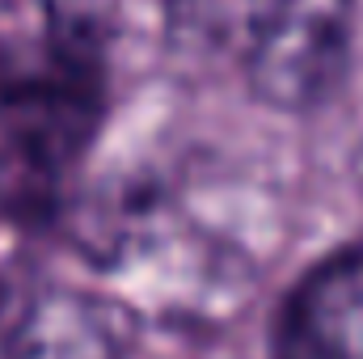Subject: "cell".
Segmentation results:
<instances>
[{"label": "cell", "mask_w": 363, "mask_h": 359, "mask_svg": "<svg viewBox=\"0 0 363 359\" xmlns=\"http://www.w3.org/2000/svg\"><path fill=\"white\" fill-rule=\"evenodd\" d=\"M186 43L228 55L271 106H313L351 60L355 0H174Z\"/></svg>", "instance_id": "obj_1"}, {"label": "cell", "mask_w": 363, "mask_h": 359, "mask_svg": "<svg viewBox=\"0 0 363 359\" xmlns=\"http://www.w3.org/2000/svg\"><path fill=\"white\" fill-rule=\"evenodd\" d=\"M274 359H363V245L300 279L283 304Z\"/></svg>", "instance_id": "obj_2"}, {"label": "cell", "mask_w": 363, "mask_h": 359, "mask_svg": "<svg viewBox=\"0 0 363 359\" xmlns=\"http://www.w3.org/2000/svg\"><path fill=\"white\" fill-rule=\"evenodd\" d=\"M127 321L114 304L51 292L21 317L9 359H123Z\"/></svg>", "instance_id": "obj_3"}]
</instances>
